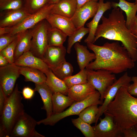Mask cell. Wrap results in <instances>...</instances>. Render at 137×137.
<instances>
[{"instance_id":"obj_1","label":"cell","mask_w":137,"mask_h":137,"mask_svg":"<svg viewBox=\"0 0 137 137\" xmlns=\"http://www.w3.org/2000/svg\"><path fill=\"white\" fill-rule=\"evenodd\" d=\"M87 44L88 47L96 56L94 60L86 67L87 69L103 70L118 74L134 67V62L126 49L118 41L106 42L102 46L93 43Z\"/></svg>"},{"instance_id":"obj_2","label":"cell","mask_w":137,"mask_h":137,"mask_svg":"<svg viewBox=\"0 0 137 137\" xmlns=\"http://www.w3.org/2000/svg\"><path fill=\"white\" fill-rule=\"evenodd\" d=\"M95 35L94 42L102 37L121 42L135 62L137 60V38L127 27L123 12L114 8L108 17L102 16Z\"/></svg>"},{"instance_id":"obj_3","label":"cell","mask_w":137,"mask_h":137,"mask_svg":"<svg viewBox=\"0 0 137 137\" xmlns=\"http://www.w3.org/2000/svg\"><path fill=\"white\" fill-rule=\"evenodd\" d=\"M128 87L119 88L104 113L112 117L122 132L137 124V98L129 93Z\"/></svg>"},{"instance_id":"obj_4","label":"cell","mask_w":137,"mask_h":137,"mask_svg":"<svg viewBox=\"0 0 137 137\" xmlns=\"http://www.w3.org/2000/svg\"><path fill=\"white\" fill-rule=\"evenodd\" d=\"M22 99L17 84L13 92L7 97L0 115V137H10L17 121L25 112Z\"/></svg>"},{"instance_id":"obj_5","label":"cell","mask_w":137,"mask_h":137,"mask_svg":"<svg viewBox=\"0 0 137 137\" xmlns=\"http://www.w3.org/2000/svg\"><path fill=\"white\" fill-rule=\"evenodd\" d=\"M103 101L100 99V95L97 91L84 100L75 102L67 110L58 114H53L50 116L37 122V124H43L45 125H54L62 119L67 116L74 115H78L87 107L94 105H102Z\"/></svg>"},{"instance_id":"obj_6","label":"cell","mask_w":137,"mask_h":137,"mask_svg":"<svg viewBox=\"0 0 137 137\" xmlns=\"http://www.w3.org/2000/svg\"><path fill=\"white\" fill-rule=\"evenodd\" d=\"M50 26L45 19L31 29L32 38L29 51L35 56L42 59L48 46L47 32Z\"/></svg>"},{"instance_id":"obj_7","label":"cell","mask_w":137,"mask_h":137,"mask_svg":"<svg viewBox=\"0 0 137 137\" xmlns=\"http://www.w3.org/2000/svg\"><path fill=\"white\" fill-rule=\"evenodd\" d=\"M87 80L99 92L103 101L106 92L116 79L114 74L105 70L87 69Z\"/></svg>"},{"instance_id":"obj_8","label":"cell","mask_w":137,"mask_h":137,"mask_svg":"<svg viewBox=\"0 0 137 137\" xmlns=\"http://www.w3.org/2000/svg\"><path fill=\"white\" fill-rule=\"evenodd\" d=\"M37 122L25 112L20 117L11 133V137H44L35 130Z\"/></svg>"},{"instance_id":"obj_9","label":"cell","mask_w":137,"mask_h":137,"mask_svg":"<svg viewBox=\"0 0 137 137\" xmlns=\"http://www.w3.org/2000/svg\"><path fill=\"white\" fill-rule=\"evenodd\" d=\"M54 4H48L40 10L30 14L17 25L10 27V33L15 35L31 29L42 20L46 19L51 13Z\"/></svg>"},{"instance_id":"obj_10","label":"cell","mask_w":137,"mask_h":137,"mask_svg":"<svg viewBox=\"0 0 137 137\" xmlns=\"http://www.w3.org/2000/svg\"><path fill=\"white\" fill-rule=\"evenodd\" d=\"M20 75V66L14 63L0 67V86L7 97L13 92Z\"/></svg>"},{"instance_id":"obj_11","label":"cell","mask_w":137,"mask_h":137,"mask_svg":"<svg viewBox=\"0 0 137 137\" xmlns=\"http://www.w3.org/2000/svg\"><path fill=\"white\" fill-rule=\"evenodd\" d=\"M131 81V77L126 72L109 87L105 93L103 103L99 107L95 125L97 124L98 120L104 113L108 105L113 100L119 88L123 86L128 87Z\"/></svg>"},{"instance_id":"obj_12","label":"cell","mask_w":137,"mask_h":137,"mask_svg":"<svg viewBox=\"0 0 137 137\" xmlns=\"http://www.w3.org/2000/svg\"><path fill=\"white\" fill-rule=\"evenodd\" d=\"M100 123L93 126L95 137H121L123 133L111 116L105 115L100 117Z\"/></svg>"},{"instance_id":"obj_13","label":"cell","mask_w":137,"mask_h":137,"mask_svg":"<svg viewBox=\"0 0 137 137\" xmlns=\"http://www.w3.org/2000/svg\"><path fill=\"white\" fill-rule=\"evenodd\" d=\"M98 8V2L90 1L77 9L71 18L76 28L84 26L88 20L94 16Z\"/></svg>"},{"instance_id":"obj_14","label":"cell","mask_w":137,"mask_h":137,"mask_svg":"<svg viewBox=\"0 0 137 137\" xmlns=\"http://www.w3.org/2000/svg\"><path fill=\"white\" fill-rule=\"evenodd\" d=\"M20 66H26L39 70L45 74L50 68L42 59L35 56L30 51L23 54L14 63Z\"/></svg>"},{"instance_id":"obj_15","label":"cell","mask_w":137,"mask_h":137,"mask_svg":"<svg viewBox=\"0 0 137 137\" xmlns=\"http://www.w3.org/2000/svg\"><path fill=\"white\" fill-rule=\"evenodd\" d=\"M66 49L63 45L59 46H49L43 57V60L50 68L55 67L66 60Z\"/></svg>"},{"instance_id":"obj_16","label":"cell","mask_w":137,"mask_h":137,"mask_svg":"<svg viewBox=\"0 0 137 137\" xmlns=\"http://www.w3.org/2000/svg\"><path fill=\"white\" fill-rule=\"evenodd\" d=\"M98 3V8L97 13L92 20L86 24L89 29L88 36L84 40V42L86 43H94L95 33L100 20L104 13L112 8L111 2L104 3V0H99Z\"/></svg>"},{"instance_id":"obj_17","label":"cell","mask_w":137,"mask_h":137,"mask_svg":"<svg viewBox=\"0 0 137 137\" xmlns=\"http://www.w3.org/2000/svg\"><path fill=\"white\" fill-rule=\"evenodd\" d=\"M46 19L51 27L61 30L68 36L73 34L76 29L71 18L50 13Z\"/></svg>"},{"instance_id":"obj_18","label":"cell","mask_w":137,"mask_h":137,"mask_svg":"<svg viewBox=\"0 0 137 137\" xmlns=\"http://www.w3.org/2000/svg\"><path fill=\"white\" fill-rule=\"evenodd\" d=\"M23 7L1 13L0 27H11L19 24L29 15Z\"/></svg>"},{"instance_id":"obj_19","label":"cell","mask_w":137,"mask_h":137,"mask_svg":"<svg viewBox=\"0 0 137 137\" xmlns=\"http://www.w3.org/2000/svg\"><path fill=\"white\" fill-rule=\"evenodd\" d=\"M96 91L89 82L74 85L68 89L67 95L75 102L83 100Z\"/></svg>"},{"instance_id":"obj_20","label":"cell","mask_w":137,"mask_h":137,"mask_svg":"<svg viewBox=\"0 0 137 137\" xmlns=\"http://www.w3.org/2000/svg\"><path fill=\"white\" fill-rule=\"evenodd\" d=\"M34 90L38 92L41 96L43 103L42 109L46 111L47 117L50 116L53 114L52 98L53 93L46 82L35 84Z\"/></svg>"},{"instance_id":"obj_21","label":"cell","mask_w":137,"mask_h":137,"mask_svg":"<svg viewBox=\"0 0 137 137\" xmlns=\"http://www.w3.org/2000/svg\"><path fill=\"white\" fill-rule=\"evenodd\" d=\"M77 8V3L75 0H61L54 4L51 13L71 19Z\"/></svg>"},{"instance_id":"obj_22","label":"cell","mask_w":137,"mask_h":137,"mask_svg":"<svg viewBox=\"0 0 137 137\" xmlns=\"http://www.w3.org/2000/svg\"><path fill=\"white\" fill-rule=\"evenodd\" d=\"M118 3L112 2V7L119 8L124 11L126 15V24L129 29V27L136 18L137 12V4L130 3L125 0H119Z\"/></svg>"},{"instance_id":"obj_23","label":"cell","mask_w":137,"mask_h":137,"mask_svg":"<svg viewBox=\"0 0 137 137\" xmlns=\"http://www.w3.org/2000/svg\"><path fill=\"white\" fill-rule=\"evenodd\" d=\"M18 34L19 39L14 53L15 61L24 53L30 50L32 38L31 29L24 31Z\"/></svg>"},{"instance_id":"obj_24","label":"cell","mask_w":137,"mask_h":137,"mask_svg":"<svg viewBox=\"0 0 137 137\" xmlns=\"http://www.w3.org/2000/svg\"><path fill=\"white\" fill-rule=\"evenodd\" d=\"M76 52L77 62L80 70H83L93 60L96 58L94 53L90 52L87 46L78 42L74 44Z\"/></svg>"},{"instance_id":"obj_25","label":"cell","mask_w":137,"mask_h":137,"mask_svg":"<svg viewBox=\"0 0 137 137\" xmlns=\"http://www.w3.org/2000/svg\"><path fill=\"white\" fill-rule=\"evenodd\" d=\"M20 66V74L24 76L25 81L32 82L38 84L45 82L46 75L42 71L28 67Z\"/></svg>"},{"instance_id":"obj_26","label":"cell","mask_w":137,"mask_h":137,"mask_svg":"<svg viewBox=\"0 0 137 137\" xmlns=\"http://www.w3.org/2000/svg\"><path fill=\"white\" fill-rule=\"evenodd\" d=\"M52 102L53 114L61 113L75 101L69 96L61 93H53Z\"/></svg>"},{"instance_id":"obj_27","label":"cell","mask_w":137,"mask_h":137,"mask_svg":"<svg viewBox=\"0 0 137 137\" xmlns=\"http://www.w3.org/2000/svg\"><path fill=\"white\" fill-rule=\"evenodd\" d=\"M46 75V83L53 93H61L67 95L68 88L63 81L58 78L50 69Z\"/></svg>"},{"instance_id":"obj_28","label":"cell","mask_w":137,"mask_h":137,"mask_svg":"<svg viewBox=\"0 0 137 137\" xmlns=\"http://www.w3.org/2000/svg\"><path fill=\"white\" fill-rule=\"evenodd\" d=\"M67 36L61 30L50 26L47 32L48 45L55 46H63Z\"/></svg>"},{"instance_id":"obj_29","label":"cell","mask_w":137,"mask_h":137,"mask_svg":"<svg viewBox=\"0 0 137 137\" xmlns=\"http://www.w3.org/2000/svg\"><path fill=\"white\" fill-rule=\"evenodd\" d=\"M50 69L56 76L62 80L72 75L73 72L72 65L66 60L57 66Z\"/></svg>"},{"instance_id":"obj_30","label":"cell","mask_w":137,"mask_h":137,"mask_svg":"<svg viewBox=\"0 0 137 137\" xmlns=\"http://www.w3.org/2000/svg\"><path fill=\"white\" fill-rule=\"evenodd\" d=\"M63 80L68 89L75 85L87 83L88 82L87 70L85 68L80 70L77 74Z\"/></svg>"},{"instance_id":"obj_31","label":"cell","mask_w":137,"mask_h":137,"mask_svg":"<svg viewBox=\"0 0 137 137\" xmlns=\"http://www.w3.org/2000/svg\"><path fill=\"white\" fill-rule=\"evenodd\" d=\"M98 105H92L85 108L79 114V117L84 122L90 125L95 123L99 110Z\"/></svg>"},{"instance_id":"obj_32","label":"cell","mask_w":137,"mask_h":137,"mask_svg":"<svg viewBox=\"0 0 137 137\" xmlns=\"http://www.w3.org/2000/svg\"><path fill=\"white\" fill-rule=\"evenodd\" d=\"M89 32V28L85 27L84 26L76 28L73 33L68 36L66 49L67 52L68 54H70L73 45L77 42H81L83 37Z\"/></svg>"},{"instance_id":"obj_33","label":"cell","mask_w":137,"mask_h":137,"mask_svg":"<svg viewBox=\"0 0 137 137\" xmlns=\"http://www.w3.org/2000/svg\"><path fill=\"white\" fill-rule=\"evenodd\" d=\"M23 7L30 14L37 12L49 4V0H24Z\"/></svg>"},{"instance_id":"obj_34","label":"cell","mask_w":137,"mask_h":137,"mask_svg":"<svg viewBox=\"0 0 137 137\" xmlns=\"http://www.w3.org/2000/svg\"><path fill=\"white\" fill-rule=\"evenodd\" d=\"M73 125L79 130L85 137H95L94 130L90 124L84 122L79 117L72 119Z\"/></svg>"},{"instance_id":"obj_35","label":"cell","mask_w":137,"mask_h":137,"mask_svg":"<svg viewBox=\"0 0 137 137\" xmlns=\"http://www.w3.org/2000/svg\"><path fill=\"white\" fill-rule=\"evenodd\" d=\"M23 0H0V9L1 12L16 10L23 7Z\"/></svg>"},{"instance_id":"obj_36","label":"cell","mask_w":137,"mask_h":137,"mask_svg":"<svg viewBox=\"0 0 137 137\" xmlns=\"http://www.w3.org/2000/svg\"><path fill=\"white\" fill-rule=\"evenodd\" d=\"M18 39L17 34L16 38L11 43L0 51V54L6 58L9 64L14 63L15 61L14 55Z\"/></svg>"},{"instance_id":"obj_37","label":"cell","mask_w":137,"mask_h":137,"mask_svg":"<svg viewBox=\"0 0 137 137\" xmlns=\"http://www.w3.org/2000/svg\"><path fill=\"white\" fill-rule=\"evenodd\" d=\"M17 34L13 35L10 33L0 36V51L11 43L17 37Z\"/></svg>"},{"instance_id":"obj_38","label":"cell","mask_w":137,"mask_h":137,"mask_svg":"<svg viewBox=\"0 0 137 137\" xmlns=\"http://www.w3.org/2000/svg\"><path fill=\"white\" fill-rule=\"evenodd\" d=\"M131 81L133 83L128 86L127 91L131 95L137 96V76L131 77Z\"/></svg>"},{"instance_id":"obj_39","label":"cell","mask_w":137,"mask_h":137,"mask_svg":"<svg viewBox=\"0 0 137 137\" xmlns=\"http://www.w3.org/2000/svg\"><path fill=\"white\" fill-rule=\"evenodd\" d=\"M122 132L124 137H137V131L134 126L123 129Z\"/></svg>"},{"instance_id":"obj_40","label":"cell","mask_w":137,"mask_h":137,"mask_svg":"<svg viewBox=\"0 0 137 137\" xmlns=\"http://www.w3.org/2000/svg\"><path fill=\"white\" fill-rule=\"evenodd\" d=\"M35 91L28 87H24L22 91V94L24 98L27 100H30L33 97Z\"/></svg>"},{"instance_id":"obj_41","label":"cell","mask_w":137,"mask_h":137,"mask_svg":"<svg viewBox=\"0 0 137 137\" xmlns=\"http://www.w3.org/2000/svg\"><path fill=\"white\" fill-rule=\"evenodd\" d=\"M7 97L5 94L0 86V115L2 112L7 100Z\"/></svg>"},{"instance_id":"obj_42","label":"cell","mask_w":137,"mask_h":137,"mask_svg":"<svg viewBox=\"0 0 137 137\" xmlns=\"http://www.w3.org/2000/svg\"><path fill=\"white\" fill-rule=\"evenodd\" d=\"M129 29L132 33L137 37V17L130 25Z\"/></svg>"},{"instance_id":"obj_43","label":"cell","mask_w":137,"mask_h":137,"mask_svg":"<svg viewBox=\"0 0 137 137\" xmlns=\"http://www.w3.org/2000/svg\"><path fill=\"white\" fill-rule=\"evenodd\" d=\"M9 64V63L6 58L0 54V67L5 66Z\"/></svg>"},{"instance_id":"obj_44","label":"cell","mask_w":137,"mask_h":137,"mask_svg":"<svg viewBox=\"0 0 137 137\" xmlns=\"http://www.w3.org/2000/svg\"><path fill=\"white\" fill-rule=\"evenodd\" d=\"M77 4V9H78L86 3L90 1L98 2V0H75Z\"/></svg>"},{"instance_id":"obj_45","label":"cell","mask_w":137,"mask_h":137,"mask_svg":"<svg viewBox=\"0 0 137 137\" xmlns=\"http://www.w3.org/2000/svg\"><path fill=\"white\" fill-rule=\"evenodd\" d=\"M10 27H0V36L10 33Z\"/></svg>"},{"instance_id":"obj_46","label":"cell","mask_w":137,"mask_h":137,"mask_svg":"<svg viewBox=\"0 0 137 137\" xmlns=\"http://www.w3.org/2000/svg\"><path fill=\"white\" fill-rule=\"evenodd\" d=\"M61 0H49V4H55Z\"/></svg>"},{"instance_id":"obj_47","label":"cell","mask_w":137,"mask_h":137,"mask_svg":"<svg viewBox=\"0 0 137 137\" xmlns=\"http://www.w3.org/2000/svg\"><path fill=\"white\" fill-rule=\"evenodd\" d=\"M134 126L136 131H137V124L135 125Z\"/></svg>"},{"instance_id":"obj_48","label":"cell","mask_w":137,"mask_h":137,"mask_svg":"<svg viewBox=\"0 0 137 137\" xmlns=\"http://www.w3.org/2000/svg\"><path fill=\"white\" fill-rule=\"evenodd\" d=\"M135 1V3H136L137 4V0H134Z\"/></svg>"},{"instance_id":"obj_49","label":"cell","mask_w":137,"mask_h":137,"mask_svg":"<svg viewBox=\"0 0 137 137\" xmlns=\"http://www.w3.org/2000/svg\"><path fill=\"white\" fill-rule=\"evenodd\" d=\"M128 1H131V0H127Z\"/></svg>"},{"instance_id":"obj_50","label":"cell","mask_w":137,"mask_h":137,"mask_svg":"<svg viewBox=\"0 0 137 137\" xmlns=\"http://www.w3.org/2000/svg\"><path fill=\"white\" fill-rule=\"evenodd\" d=\"M136 16L137 17V15H136Z\"/></svg>"},{"instance_id":"obj_51","label":"cell","mask_w":137,"mask_h":137,"mask_svg":"<svg viewBox=\"0 0 137 137\" xmlns=\"http://www.w3.org/2000/svg\"><path fill=\"white\" fill-rule=\"evenodd\" d=\"M135 37H136V38H137V37H136V36H135Z\"/></svg>"}]
</instances>
